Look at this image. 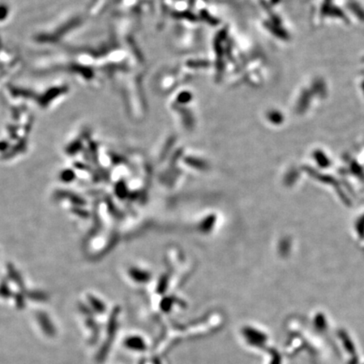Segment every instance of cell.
<instances>
[{"mask_svg":"<svg viewBox=\"0 0 364 364\" xmlns=\"http://www.w3.org/2000/svg\"><path fill=\"white\" fill-rule=\"evenodd\" d=\"M38 322H39L40 327H42V332L45 334L46 336L53 337L56 335V328L51 321L48 316L40 314L38 315Z\"/></svg>","mask_w":364,"mask_h":364,"instance_id":"cell-1","label":"cell"}]
</instances>
